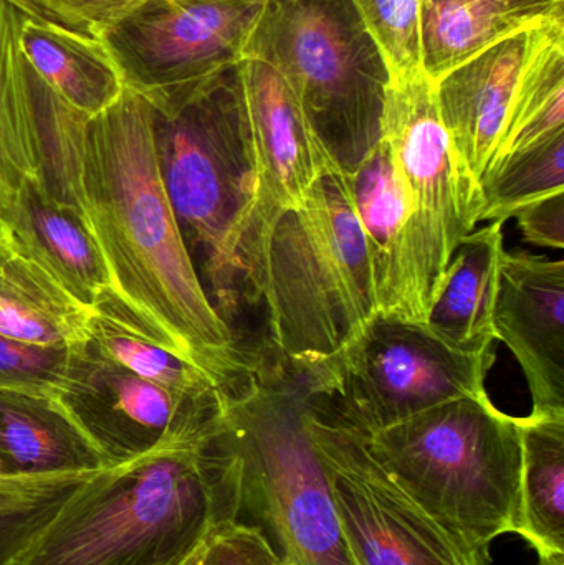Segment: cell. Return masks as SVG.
<instances>
[{"instance_id": "obj_31", "label": "cell", "mask_w": 564, "mask_h": 565, "mask_svg": "<svg viewBox=\"0 0 564 565\" xmlns=\"http://www.w3.org/2000/svg\"><path fill=\"white\" fill-rule=\"evenodd\" d=\"M32 19L99 40L142 0H20Z\"/></svg>"}, {"instance_id": "obj_38", "label": "cell", "mask_w": 564, "mask_h": 565, "mask_svg": "<svg viewBox=\"0 0 564 565\" xmlns=\"http://www.w3.org/2000/svg\"><path fill=\"white\" fill-rule=\"evenodd\" d=\"M199 557H201V556H199ZM199 557H198V559H195V561H194V563H192L191 565H198Z\"/></svg>"}, {"instance_id": "obj_30", "label": "cell", "mask_w": 564, "mask_h": 565, "mask_svg": "<svg viewBox=\"0 0 564 565\" xmlns=\"http://www.w3.org/2000/svg\"><path fill=\"white\" fill-rule=\"evenodd\" d=\"M70 348L25 344L0 334V392L58 397Z\"/></svg>"}, {"instance_id": "obj_6", "label": "cell", "mask_w": 564, "mask_h": 565, "mask_svg": "<svg viewBox=\"0 0 564 565\" xmlns=\"http://www.w3.org/2000/svg\"><path fill=\"white\" fill-rule=\"evenodd\" d=\"M363 438L396 483L487 563L497 537L517 534L520 420L489 394L446 402Z\"/></svg>"}, {"instance_id": "obj_2", "label": "cell", "mask_w": 564, "mask_h": 565, "mask_svg": "<svg viewBox=\"0 0 564 565\" xmlns=\"http://www.w3.org/2000/svg\"><path fill=\"white\" fill-rule=\"evenodd\" d=\"M242 518L224 428L93 475L15 565H191Z\"/></svg>"}, {"instance_id": "obj_19", "label": "cell", "mask_w": 564, "mask_h": 565, "mask_svg": "<svg viewBox=\"0 0 564 565\" xmlns=\"http://www.w3.org/2000/svg\"><path fill=\"white\" fill-rule=\"evenodd\" d=\"M108 467L56 398L0 392V473H95Z\"/></svg>"}, {"instance_id": "obj_24", "label": "cell", "mask_w": 564, "mask_h": 565, "mask_svg": "<svg viewBox=\"0 0 564 565\" xmlns=\"http://www.w3.org/2000/svg\"><path fill=\"white\" fill-rule=\"evenodd\" d=\"M92 311L9 250L0 270V334L25 344L73 348L88 341Z\"/></svg>"}, {"instance_id": "obj_13", "label": "cell", "mask_w": 564, "mask_h": 565, "mask_svg": "<svg viewBox=\"0 0 564 565\" xmlns=\"http://www.w3.org/2000/svg\"><path fill=\"white\" fill-rule=\"evenodd\" d=\"M247 108V145L254 211L245 257V299L257 302V285L272 231L285 212L304 204L313 185L338 169L318 141L297 96L267 63H241Z\"/></svg>"}, {"instance_id": "obj_14", "label": "cell", "mask_w": 564, "mask_h": 565, "mask_svg": "<svg viewBox=\"0 0 564 565\" xmlns=\"http://www.w3.org/2000/svg\"><path fill=\"white\" fill-rule=\"evenodd\" d=\"M564 35V20L522 30L434 82L440 119L464 171L480 188L492 164L520 83L549 43Z\"/></svg>"}, {"instance_id": "obj_8", "label": "cell", "mask_w": 564, "mask_h": 565, "mask_svg": "<svg viewBox=\"0 0 564 565\" xmlns=\"http://www.w3.org/2000/svg\"><path fill=\"white\" fill-rule=\"evenodd\" d=\"M496 351L466 352L427 326L377 315L340 354L311 364L330 414L376 434L429 408L487 394Z\"/></svg>"}, {"instance_id": "obj_12", "label": "cell", "mask_w": 564, "mask_h": 565, "mask_svg": "<svg viewBox=\"0 0 564 565\" xmlns=\"http://www.w3.org/2000/svg\"><path fill=\"white\" fill-rule=\"evenodd\" d=\"M267 0H142L99 42L139 95L207 78L244 60Z\"/></svg>"}, {"instance_id": "obj_33", "label": "cell", "mask_w": 564, "mask_h": 565, "mask_svg": "<svg viewBox=\"0 0 564 565\" xmlns=\"http://www.w3.org/2000/svg\"><path fill=\"white\" fill-rule=\"evenodd\" d=\"M513 217L526 244L564 250V192L532 202Z\"/></svg>"}, {"instance_id": "obj_21", "label": "cell", "mask_w": 564, "mask_h": 565, "mask_svg": "<svg viewBox=\"0 0 564 565\" xmlns=\"http://www.w3.org/2000/svg\"><path fill=\"white\" fill-rule=\"evenodd\" d=\"M20 46L42 82L88 118L105 111L125 89L115 62L99 40L25 17Z\"/></svg>"}, {"instance_id": "obj_22", "label": "cell", "mask_w": 564, "mask_h": 565, "mask_svg": "<svg viewBox=\"0 0 564 565\" xmlns=\"http://www.w3.org/2000/svg\"><path fill=\"white\" fill-rule=\"evenodd\" d=\"M25 17L9 0H0V212L26 179H42L35 98L20 46Z\"/></svg>"}, {"instance_id": "obj_15", "label": "cell", "mask_w": 564, "mask_h": 565, "mask_svg": "<svg viewBox=\"0 0 564 565\" xmlns=\"http://www.w3.org/2000/svg\"><path fill=\"white\" fill-rule=\"evenodd\" d=\"M497 341L525 375L535 414H564V262L506 250L493 309Z\"/></svg>"}, {"instance_id": "obj_7", "label": "cell", "mask_w": 564, "mask_h": 565, "mask_svg": "<svg viewBox=\"0 0 564 565\" xmlns=\"http://www.w3.org/2000/svg\"><path fill=\"white\" fill-rule=\"evenodd\" d=\"M245 56L280 73L344 174L380 145L393 73L353 0H267Z\"/></svg>"}, {"instance_id": "obj_25", "label": "cell", "mask_w": 564, "mask_h": 565, "mask_svg": "<svg viewBox=\"0 0 564 565\" xmlns=\"http://www.w3.org/2000/svg\"><path fill=\"white\" fill-rule=\"evenodd\" d=\"M88 342L99 354L174 394L202 397L221 387L207 372L146 338L109 296L93 308Z\"/></svg>"}, {"instance_id": "obj_23", "label": "cell", "mask_w": 564, "mask_h": 565, "mask_svg": "<svg viewBox=\"0 0 564 565\" xmlns=\"http://www.w3.org/2000/svg\"><path fill=\"white\" fill-rule=\"evenodd\" d=\"M519 527L539 557L564 556V414L519 417Z\"/></svg>"}, {"instance_id": "obj_18", "label": "cell", "mask_w": 564, "mask_h": 565, "mask_svg": "<svg viewBox=\"0 0 564 565\" xmlns=\"http://www.w3.org/2000/svg\"><path fill=\"white\" fill-rule=\"evenodd\" d=\"M564 20V0H421V70L437 82L522 30Z\"/></svg>"}, {"instance_id": "obj_5", "label": "cell", "mask_w": 564, "mask_h": 565, "mask_svg": "<svg viewBox=\"0 0 564 565\" xmlns=\"http://www.w3.org/2000/svg\"><path fill=\"white\" fill-rule=\"evenodd\" d=\"M257 301L267 312V344L304 365L340 354L380 315L350 175L333 169L278 218Z\"/></svg>"}, {"instance_id": "obj_35", "label": "cell", "mask_w": 564, "mask_h": 565, "mask_svg": "<svg viewBox=\"0 0 564 565\" xmlns=\"http://www.w3.org/2000/svg\"><path fill=\"white\" fill-rule=\"evenodd\" d=\"M7 255H9V248L3 244L2 235H0V270H2L3 262H6Z\"/></svg>"}, {"instance_id": "obj_11", "label": "cell", "mask_w": 564, "mask_h": 565, "mask_svg": "<svg viewBox=\"0 0 564 565\" xmlns=\"http://www.w3.org/2000/svg\"><path fill=\"white\" fill-rule=\"evenodd\" d=\"M56 401L109 467L211 437L222 424L221 387L202 397L174 394L99 354L88 341L70 348Z\"/></svg>"}, {"instance_id": "obj_28", "label": "cell", "mask_w": 564, "mask_h": 565, "mask_svg": "<svg viewBox=\"0 0 564 565\" xmlns=\"http://www.w3.org/2000/svg\"><path fill=\"white\" fill-rule=\"evenodd\" d=\"M564 192V132L532 146L487 172L480 182V222H503L520 209Z\"/></svg>"}, {"instance_id": "obj_1", "label": "cell", "mask_w": 564, "mask_h": 565, "mask_svg": "<svg viewBox=\"0 0 564 565\" xmlns=\"http://www.w3.org/2000/svg\"><path fill=\"white\" fill-rule=\"evenodd\" d=\"M79 212L109 277V298L146 338L225 384L247 367L234 328L202 282L159 168L151 106L125 86L86 118Z\"/></svg>"}, {"instance_id": "obj_3", "label": "cell", "mask_w": 564, "mask_h": 565, "mask_svg": "<svg viewBox=\"0 0 564 565\" xmlns=\"http://www.w3.org/2000/svg\"><path fill=\"white\" fill-rule=\"evenodd\" d=\"M313 379L265 342L221 385L222 428L237 455L242 514L287 565H357L307 430Z\"/></svg>"}, {"instance_id": "obj_17", "label": "cell", "mask_w": 564, "mask_h": 565, "mask_svg": "<svg viewBox=\"0 0 564 565\" xmlns=\"http://www.w3.org/2000/svg\"><path fill=\"white\" fill-rule=\"evenodd\" d=\"M350 179L373 268L380 315L421 324L411 270L413 209L383 139Z\"/></svg>"}, {"instance_id": "obj_16", "label": "cell", "mask_w": 564, "mask_h": 565, "mask_svg": "<svg viewBox=\"0 0 564 565\" xmlns=\"http://www.w3.org/2000/svg\"><path fill=\"white\" fill-rule=\"evenodd\" d=\"M0 235L12 254L35 265L85 308L111 295L105 262L85 218L56 201L39 179H26L0 212Z\"/></svg>"}, {"instance_id": "obj_4", "label": "cell", "mask_w": 564, "mask_h": 565, "mask_svg": "<svg viewBox=\"0 0 564 565\" xmlns=\"http://www.w3.org/2000/svg\"><path fill=\"white\" fill-rule=\"evenodd\" d=\"M145 98L175 218L191 255H202L215 308L228 322L245 299L254 211L241 65Z\"/></svg>"}, {"instance_id": "obj_29", "label": "cell", "mask_w": 564, "mask_h": 565, "mask_svg": "<svg viewBox=\"0 0 564 565\" xmlns=\"http://www.w3.org/2000/svg\"><path fill=\"white\" fill-rule=\"evenodd\" d=\"M393 76L421 70V0H353Z\"/></svg>"}, {"instance_id": "obj_26", "label": "cell", "mask_w": 564, "mask_h": 565, "mask_svg": "<svg viewBox=\"0 0 564 565\" xmlns=\"http://www.w3.org/2000/svg\"><path fill=\"white\" fill-rule=\"evenodd\" d=\"M562 132L564 35L549 43L526 70L489 171L512 156Z\"/></svg>"}, {"instance_id": "obj_10", "label": "cell", "mask_w": 564, "mask_h": 565, "mask_svg": "<svg viewBox=\"0 0 564 565\" xmlns=\"http://www.w3.org/2000/svg\"><path fill=\"white\" fill-rule=\"evenodd\" d=\"M307 430L354 564L489 565L396 483L360 431L330 414L315 382Z\"/></svg>"}, {"instance_id": "obj_32", "label": "cell", "mask_w": 564, "mask_h": 565, "mask_svg": "<svg viewBox=\"0 0 564 565\" xmlns=\"http://www.w3.org/2000/svg\"><path fill=\"white\" fill-rule=\"evenodd\" d=\"M278 561L265 534L254 524H231L212 536L198 565H272Z\"/></svg>"}, {"instance_id": "obj_20", "label": "cell", "mask_w": 564, "mask_h": 565, "mask_svg": "<svg viewBox=\"0 0 564 565\" xmlns=\"http://www.w3.org/2000/svg\"><path fill=\"white\" fill-rule=\"evenodd\" d=\"M503 225L489 222L460 241L427 318V328L460 351H490L497 341L493 309L506 254Z\"/></svg>"}, {"instance_id": "obj_9", "label": "cell", "mask_w": 564, "mask_h": 565, "mask_svg": "<svg viewBox=\"0 0 564 565\" xmlns=\"http://www.w3.org/2000/svg\"><path fill=\"white\" fill-rule=\"evenodd\" d=\"M383 141L413 209L411 270L417 315L427 326L460 241L479 225L482 194L454 154L434 82L423 70L393 76Z\"/></svg>"}, {"instance_id": "obj_37", "label": "cell", "mask_w": 564, "mask_h": 565, "mask_svg": "<svg viewBox=\"0 0 564 565\" xmlns=\"http://www.w3.org/2000/svg\"><path fill=\"white\" fill-rule=\"evenodd\" d=\"M272 565H287V564H284V563H281V561H280V559H278V561H275V563H274V564H272Z\"/></svg>"}, {"instance_id": "obj_36", "label": "cell", "mask_w": 564, "mask_h": 565, "mask_svg": "<svg viewBox=\"0 0 564 565\" xmlns=\"http://www.w3.org/2000/svg\"><path fill=\"white\" fill-rule=\"evenodd\" d=\"M9 2H12L13 6H15L17 9L20 10V12H23V13H25V15H29V13H26L25 7L22 6V2H20V0H9Z\"/></svg>"}, {"instance_id": "obj_34", "label": "cell", "mask_w": 564, "mask_h": 565, "mask_svg": "<svg viewBox=\"0 0 564 565\" xmlns=\"http://www.w3.org/2000/svg\"><path fill=\"white\" fill-rule=\"evenodd\" d=\"M536 565H564V556L540 557Z\"/></svg>"}, {"instance_id": "obj_27", "label": "cell", "mask_w": 564, "mask_h": 565, "mask_svg": "<svg viewBox=\"0 0 564 565\" xmlns=\"http://www.w3.org/2000/svg\"><path fill=\"white\" fill-rule=\"evenodd\" d=\"M96 473H0V565H15L63 503Z\"/></svg>"}]
</instances>
